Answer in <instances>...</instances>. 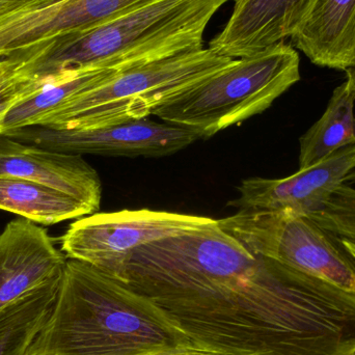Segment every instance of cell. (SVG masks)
<instances>
[{
	"label": "cell",
	"instance_id": "obj_1",
	"mask_svg": "<svg viewBox=\"0 0 355 355\" xmlns=\"http://www.w3.org/2000/svg\"><path fill=\"white\" fill-rule=\"evenodd\" d=\"M120 282L227 355H350L355 294L254 256L217 220L137 248Z\"/></svg>",
	"mask_w": 355,
	"mask_h": 355
},
{
	"label": "cell",
	"instance_id": "obj_2",
	"mask_svg": "<svg viewBox=\"0 0 355 355\" xmlns=\"http://www.w3.org/2000/svg\"><path fill=\"white\" fill-rule=\"evenodd\" d=\"M200 348L149 298L68 259L31 355H152Z\"/></svg>",
	"mask_w": 355,
	"mask_h": 355
},
{
	"label": "cell",
	"instance_id": "obj_3",
	"mask_svg": "<svg viewBox=\"0 0 355 355\" xmlns=\"http://www.w3.org/2000/svg\"><path fill=\"white\" fill-rule=\"evenodd\" d=\"M233 0H155L85 31L20 52L15 73L46 80L64 73L123 71L204 47L214 15Z\"/></svg>",
	"mask_w": 355,
	"mask_h": 355
},
{
	"label": "cell",
	"instance_id": "obj_4",
	"mask_svg": "<svg viewBox=\"0 0 355 355\" xmlns=\"http://www.w3.org/2000/svg\"><path fill=\"white\" fill-rule=\"evenodd\" d=\"M300 55L285 42L233 60L227 67L160 104L153 116L213 137L268 110L300 80Z\"/></svg>",
	"mask_w": 355,
	"mask_h": 355
},
{
	"label": "cell",
	"instance_id": "obj_5",
	"mask_svg": "<svg viewBox=\"0 0 355 355\" xmlns=\"http://www.w3.org/2000/svg\"><path fill=\"white\" fill-rule=\"evenodd\" d=\"M232 60L202 48L119 71L48 112L35 126L103 128L149 118L168 98L211 76Z\"/></svg>",
	"mask_w": 355,
	"mask_h": 355
},
{
	"label": "cell",
	"instance_id": "obj_6",
	"mask_svg": "<svg viewBox=\"0 0 355 355\" xmlns=\"http://www.w3.org/2000/svg\"><path fill=\"white\" fill-rule=\"evenodd\" d=\"M217 223L254 256L355 294L354 257L313 217L289 211H238Z\"/></svg>",
	"mask_w": 355,
	"mask_h": 355
},
{
	"label": "cell",
	"instance_id": "obj_7",
	"mask_svg": "<svg viewBox=\"0 0 355 355\" xmlns=\"http://www.w3.org/2000/svg\"><path fill=\"white\" fill-rule=\"evenodd\" d=\"M214 221L150 209L96 212L71 223L60 244L67 258L87 263L120 281L137 248Z\"/></svg>",
	"mask_w": 355,
	"mask_h": 355
},
{
	"label": "cell",
	"instance_id": "obj_8",
	"mask_svg": "<svg viewBox=\"0 0 355 355\" xmlns=\"http://www.w3.org/2000/svg\"><path fill=\"white\" fill-rule=\"evenodd\" d=\"M1 135L58 153L110 157H160L177 153L200 139L190 129L149 118L94 129L27 126Z\"/></svg>",
	"mask_w": 355,
	"mask_h": 355
},
{
	"label": "cell",
	"instance_id": "obj_9",
	"mask_svg": "<svg viewBox=\"0 0 355 355\" xmlns=\"http://www.w3.org/2000/svg\"><path fill=\"white\" fill-rule=\"evenodd\" d=\"M355 183V144L316 166L282 179L250 178L238 187L239 198L229 202L239 211H289L316 214L342 185Z\"/></svg>",
	"mask_w": 355,
	"mask_h": 355
},
{
	"label": "cell",
	"instance_id": "obj_10",
	"mask_svg": "<svg viewBox=\"0 0 355 355\" xmlns=\"http://www.w3.org/2000/svg\"><path fill=\"white\" fill-rule=\"evenodd\" d=\"M67 261L47 230L23 217L10 221L0 234V309L62 277Z\"/></svg>",
	"mask_w": 355,
	"mask_h": 355
},
{
	"label": "cell",
	"instance_id": "obj_11",
	"mask_svg": "<svg viewBox=\"0 0 355 355\" xmlns=\"http://www.w3.org/2000/svg\"><path fill=\"white\" fill-rule=\"evenodd\" d=\"M231 17L209 47L237 60L291 37L315 0H233Z\"/></svg>",
	"mask_w": 355,
	"mask_h": 355
},
{
	"label": "cell",
	"instance_id": "obj_12",
	"mask_svg": "<svg viewBox=\"0 0 355 355\" xmlns=\"http://www.w3.org/2000/svg\"><path fill=\"white\" fill-rule=\"evenodd\" d=\"M0 176L43 184L72 196L94 213L99 211L101 180L83 156L42 149L0 135Z\"/></svg>",
	"mask_w": 355,
	"mask_h": 355
},
{
	"label": "cell",
	"instance_id": "obj_13",
	"mask_svg": "<svg viewBox=\"0 0 355 355\" xmlns=\"http://www.w3.org/2000/svg\"><path fill=\"white\" fill-rule=\"evenodd\" d=\"M291 40L313 64L345 71L355 56V0H315Z\"/></svg>",
	"mask_w": 355,
	"mask_h": 355
},
{
	"label": "cell",
	"instance_id": "obj_14",
	"mask_svg": "<svg viewBox=\"0 0 355 355\" xmlns=\"http://www.w3.org/2000/svg\"><path fill=\"white\" fill-rule=\"evenodd\" d=\"M155 0H48L24 15L25 43L37 45L60 35L85 31Z\"/></svg>",
	"mask_w": 355,
	"mask_h": 355
},
{
	"label": "cell",
	"instance_id": "obj_15",
	"mask_svg": "<svg viewBox=\"0 0 355 355\" xmlns=\"http://www.w3.org/2000/svg\"><path fill=\"white\" fill-rule=\"evenodd\" d=\"M355 89L347 80L336 87L321 118L300 139V168L320 164L355 144Z\"/></svg>",
	"mask_w": 355,
	"mask_h": 355
},
{
	"label": "cell",
	"instance_id": "obj_16",
	"mask_svg": "<svg viewBox=\"0 0 355 355\" xmlns=\"http://www.w3.org/2000/svg\"><path fill=\"white\" fill-rule=\"evenodd\" d=\"M0 210L44 225L94 213L83 202L53 188L20 178L3 176H0Z\"/></svg>",
	"mask_w": 355,
	"mask_h": 355
},
{
	"label": "cell",
	"instance_id": "obj_17",
	"mask_svg": "<svg viewBox=\"0 0 355 355\" xmlns=\"http://www.w3.org/2000/svg\"><path fill=\"white\" fill-rule=\"evenodd\" d=\"M62 277L0 309V355H31L55 304Z\"/></svg>",
	"mask_w": 355,
	"mask_h": 355
},
{
	"label": "cell",
	"instance_id": "obj_18",
	"mask_svg": "<svg viewBox=\"0 0 355 355\" xmlns=\"http://www.w3.org/2000/svg\"><path fill=\"white\" fill-rule=\"evenodd\" d=\"M116 72V70L78 71L46 79L41 89L23 98L6 112L0 126V135L22 127L35 126L48 112L75 96L97 87Z\"/></svg>",
	"mask_w": 355,
	"mask_h": 355
},
{
	"label": "cell",
	"instance_id": "obj_19",
	"mask_svg": "<svg viewBox=\"0 0 355 355\" xmlns=\"http://www.w3.org/2000/svg\"><path fill=\"white\" fill-rule=\"evenodd\" d=\"M15 70L6 78L0 81V126L6 112L15 104L23 98L35 93L43 85L41 81L18 76Z\"/></svg>",
	"mask_w": 355,
	"mask_h": 355
},
{
	"label": "cell",
	"instance_id": "obj_20",
	"mask_svg": "<svg viewBox=\"0 0 355 355\" xmlns=\"http://www.w3.org/2000/svg\"><path fill=\"white\" fill-rule=\"evenodd\" d=\"M47 1L48 0H0V25Z\"/></svg>",
	"mask_w": 355,
	"mask_h": 355
},
{
	"label": "cell",
	"instance_id": "obj_21",
	"mask_svg": "<svg viewBox=\"0 0 355 355\" xmlns=\"http://www.w3.org/2000/svg\"><path fill=\"white\" fill-rule=\"evenodd\" d=\"M24 58L21 54H15L8 58L0 60V81L8 76L17 67L22 64Z\"/></svg>",
	"mask_w": 355,
	"mask_h": 355
},
{
	"label": "cell",
	"instance_id": "obj_22",
	"mask_svg": "<svg viewBox=\"0 0 355 355\" xmlns=\"http://www.w3.org/2000/svg\"><path fill=\"white\" fill-rule=\"evenodd\" d=\"M152 355H227L223 354H219V352H212V350L200 349L188 350V352H166V354H157Z\"/></svg>",
	"mask_w": 355,
	"mask_h": 355
},
{
	"label": "cell",
	"instance_id": "obj_23",
	"mask_svg": "<svg viewBox=\"0 0 355 355\" xmlns=\"http://www.w3.org/2000/svg\"><path fill=\"white\" fill-rule=\"evenodd\" d=\"M344 72L346 73V80H347L355 89V56L352 66H350L349 68L346 69Z\"/></svg>",
	"mask_w": 355,
	"mask_h": 355
},
{
	"label": "cell",
	"instance_id": "obj_24",
	"mask_svg": "<svg viewBox=\"0 0 355 355\" xmlns=\"http://www.w3.org/2000/svg\"><path fill=\"white\" fill-rule=\"evenodd\" d=\"M343 241V240H342ZM344 245H345V248H347L348 252H350V254H352V257H354V259L355 260V245L354 244L349 243V242L343 241Z\"/></svg>",
	"mask_w": 355,
	"mask_h": 355
},
{
	"label": "cell",
	"instance_id": "obj_25",
	"mask_svg": "<svg viewBox=\"0 0 355 355\" xmlns=\"http://www.w3.org/2000/svg\"><path fill=\"white\" fill-rule=\"evenodd\" d=\"M350 355H355V352H354V354H350Z\"/></svg>",
	"mask_w": 355,
	"mask_h": 355
}]
</instances>
